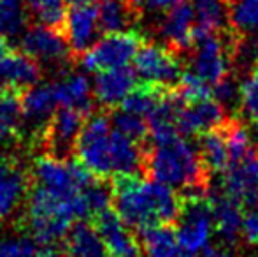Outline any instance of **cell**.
<instances>
[{"mask_svg": "<svg viewBox=\"0 0 258 257\" xmlns=\"http://www.w3.org/2000/svg\"><path fill=\"white\" fill-rule=\"evenodd\" d=\"M111 185L114 212L132 229L176 224L183 197L172 187L151 178H137V175H116Z\"/></svg>", "mask_w": 258, "mask_h": 257, "instance_id": "obj_1", "label": "cell"}, {"mask_svg": "<svg viewBox=\"0 0 258 257\" xmlns=\"http://www.w3.org/2000/svg\"><path fill=\"white\" fill-rule=\"evenodd\" d=\"M143 175L177 189L183 199L207 197L213 176L202 162L199 148L179 136L167 143L148 144Z\"/></svg>", "mask_w": 258, "mask_h": 257, "instance_id": "obj_2", "label": "cell"}, {"mask_svg": "<svg viewBox=\"0 0 258 257\" xmlns=\"http://www.w3.org/2000/svg\"><path fill=\"white\" fill-rule=\"evenodd\" d=\"M78 195V194H76ZM76 195L60 197L41 185H34L27 199L28 233L37 243H60L76 217Z\"/></svg>", "mask_w": 258, "mask_h": 257, "instance_id": "obj_3", "label": "cell"}, {"mask_svg": "<svg viewBox=\"0 0 258 257\" xmlns=\"http://www.w3.org/2000/svg\"><path fill=\"white\" fill-rule=\"evenodd\" d=\"M134 71L139 81L174 90L183 76V62L174 52L155 42H143L134 55Z\"/></svg>", "mask_w": 258, "mask_h": 257, "instance_id": "obj_4", "label": "cell"}, {"mask_svg": "<svg viewBox=\"0 0 258 257\" xmlns=\"http://www.w3.org/2000/svg\"><path fill=\"white\" fill-rule=\"evenodd\" d=\"M109 136L111 120L107 115L97 113L86 118L76 141V159H79L99 178L112 175L109 161Z\"/></svg>", "mask_w": 258, "mask_h": 257, "instance_id": "obj_5", "label": "cell"}, {"mask_svg": "<svg viewBox=\"0 0 258 257\" xmlns=\"http://www.w3.org/2000/svg\"><path fill=\"white\" fill-rule=\"evenodd\" d=\"M143 42V35L137 32H112V34H105L92 48L86 49L79 57V60L83 69L88 72L123 67V65H128Z\"/></svg>", "mask_w": 258, "mask_h": 257, "instance_id": "obj_6", "label": "cell"}, {"mask_svg": "<svg viewBox=\"0 0 258 257\" xmlns=\"http://www.w3.org/2000/svg\"><path fill=\"white\" fill-rule=\"evenodd\" d=\"M213 212L207 197L183 199L181 213L174 224L176 240L181 248L188 252H199L209 243L213 233Z\"/></svg>", "mask_w": 258, "mask_h": 257, "instance_id": "obj_7", "label": "cell"}, {"mask_svg": "<svg viewBox=\"0 0 258 257\" xmlns=\"http://www.w3.org/2000/svg\"><path fill=\"white\" fill-rule=\"evenodd\" d=\"M86 115L76 108L61 106L53 113L41 136L46 155L60 161H67L76 150V141L86 120Z\"/></svg>", "mask_w": 258, "mask_h": 257, "instance_id": "obj_8", "label": "cell"}, {"mask_svg": "<svg viewBox=\"0 0 258 257\" xmlns=\"http://www.w3.org/2000/svg\"><path fill=\"white\" fill-rule=\"evenodd\" d=\"M21 52L32 57L35 62L48 64L53 67H60L71 59V48L65 41L63 34L56 28L46 25L28 27L20 37Z\"/></svg>", "mask_w": 258, "mask_h": 257, "instance_id": "obj_9", "label": "cell"}, {"mask_svg": "<svg viewBox=\"0 0 258 257\" xmlns=\"http://www.w3.org/2000/svg\"><path fill=\"white\" fill-rule=\"evenodd\" d=\"M92 224L102 238L109 257H144L139 238L111 208L92 217Z\"/></svg>", "mask_w": 258, "mask_h": 257, "instance_id": "obj_10", "label": "cell"}, {"mask_svg": "<svg viewBox=\"0 0 258 257\" xmlns=\"http://www.w3.org/2000/svg\"><path fill=\"white\" fill-rule=\"evenodd\" d=\"M195 23V11L191 0H179L163 13L156 32L165 42V48L181 59L191 48V28Z\"/></svg>", "mask_w": 258, "mask_h": 257, "instance_id": "obj_11", "label": "cell"}, {"mask_svg": "<svg viewBox=\"0 0 258 257\" xmlns=\"http://www.w3.org/2000/svg\"><path fill=\"white\" fill-rule=\"evenodd\" d=\"M61 30L72 55L81 57L86 49L95 44L99 35L102 34L97 18V7H93L92 4L71 6L65 14Z\"/></svg>", "mask_w": 258, "mask_h": 257, "instance_id": "obj_12", "label": "cell"}, {"mask_svg": "<svg viewBox=\"0 0 258 257\" xmlns=\"http://www.w3.org/2000/svg\"><path fill=\"white\" fill-rule=\"evenodd\" d=\"M21 97V127L27 129L28 136L39 137L41 139L48 122L51 120L53 113L56 111V97L51 83H42L34 85L30 88L23 90L20 93Z\"/></svg>", "mask_w": 258, "mask_h": 257, "instance_id": "obj_13", "label": "cell"}, {"mask_svg": "<svg viewBox=\"0 0 258 257\" xmlns=\"http://www.w3.org/2000/svg\"><path fill=\"white\" fill-rule=\"evenodd\" d=\"M207 199H209L211 212H213L214 231L221 238V243L234 250L242 236V217H244V213L241 210V204L235 199L228 197L220 187L218 189L209 187Z\"/></svg>", "mask_w": 258, "mask_h": 257, "instance_id": "obj_14", "label": "cell"}, {"mask_svg": "<svg viewBox=\"0 0 258 257\" xmlns=\"http://www.w3.org/2000/svg\"><path fill=\"white\" fill-rule=\"evenodd\" d=\"M221 175L220 189L242 206L246 197L258 190V148L253 144L241 159L230 162Z\"/></svg>", "mask_w": 258, "mask_h": 257, "instance_id": "obj_15", "label": "cell"}, {"mask_svg": "<svg viewBox=\"0 0 258 257\" xmlns=\"http://www.w3.org/2000/svg\"><path fill=\"white\" fill-rule=\"evenodd\" d=\"M139 83L136 71L128 65L99 71L93 83L95 102L105 110H114Z\"/></svg>", "mask_w": 258, "mask_h": 257, "instance_id": "obj_16", "label": "cell"}, {"mask_svg": "<svg viewBox=\"0 0 258 257\" xmlns=\"http://www.w3.org/2000/svg\"><path fill=\"white\" fill-rule=\"evenodd\" d=\"M32 178L35 185L48 189L49 192L60 197H74L79 192V187L74 180L71 162L54 159L51 155H42L34 161L32 166Z\"/></svg>", "mask_w": 258, "mask_h": 257, "instance_id": "obj_17", "label": "cell"}, {"mask_svg": "<svg viewBox=\"0 0 258 257\" xmlns=\"http://www.w3.org/2000/svg\"><path fill=\"white\" fill-rule=\"evenodd\" d=\"M228 118L227 111L214 99H202L184 104L177 115V132L184 137L201 136L207 130L218 129Z\"/></svg>", "mask_w": 258, "mask_h": 257, "instance_id": "obj_18", "label": "cell"}, {"mask_svg": "<svg viewBox=\"0 0 258 257\" xmlns=\"http://www.w3.org/2000/svg\"><path fill=\"white\" fill-rule=\"evenodd\" d=\"M41 64L23 52H11L0 57V92H23L41 79Z\"/></svg>", "mask_w": 258, "mask_h": 257, "instance_id": "obj_19", "label": "cell"}, {"mask_svg": "<svg viewBox=\"0 0 258 257\" xmlns=\"http://www.w3.org/2000/svg\"><path fill=\"white\" fill-rule=\"evenodd\" d=\"M56 97L58 106H69L83 111L90 117L95 108V97H93V86L85 74L78 71H63L60 72L56 81L51 83Z\"/></svg>", "mask_w": 258, "mask_h": 257, "instance_id": "obj_20", "label": "cell"}, {"mask_svg": "<svg viewBox=\"0 0 258 257\" xmlns=\"http://www.w3.org/2000/svg\"><path fill=\"white\" fill-rule=\"evenodd\" d=\"M148 144H139L123 136L118 130H111L109 161H111L112 175H139V173H143Z\"/></svg>", "mask_w": 258, "mask_h": 257, "instance_id": "obj_21", "label": "cell"}, {"mask_svg": "<svg viewBox=\"0 0 258 257\" xmlns=\"http://www.w3.org/2000/svg\"><path fill=\"white\" fill-rule=\"evenodd\" d=\"M27 190L28 180L23 169L16 162L0 157V222L16 212Z\"/></svg>", "mask_w": 258, "mask_h": 257, "instance_id": "obj_22", "label": "cell"}, {"mask_svg": "<svg viewBox=\"0 0 258 257\" xmlns=\"http://www.w3.org/2000/svg\"><path fill=\"white\" fill-rule=\"evenodd\" d=\"M65 257H109L102 238L92 222L76 220L65 236Z\"/></svg>", "mask_w": 258, "mask_h": 257, "instance_id": "obj_23", "label": "cell"}, {"mask_svg": "<svg viewBox=\"0 0 258 257\" xmlns=\"http://www.w3.org/2000/svg\"><path fill=\"white\" fill-rule=\"evenodd\" d=\"M100 32H126L141 20V13L132 0H99L97 6Z\"/></svg>", "mask_w": 258, "mask_h": 257, "instance_id": "obj_24", "label": "cell"}, {"mask_svg": "<svg viewBox=\"0 0 258 257\" xmlns=\"http://www.w3.org/2000/svg\"><path fill=\"white\" fill-rule=\"evenodd\" d=\"M21 120L20 92H0V144L11 143L20 136Z\"/></svg>", "mask_w": 258, "mask_h": 257, "instance_id": "obj_25", "label": "cell"}, {"mask_svg": "<svg viewBox=\"0 0 258 257\" xmlns=\"http://www.w3.org/2000/svg\"><path fill=\"white\" fill-rule=\"evenodd\" d=\"M199 153L207 168V171L213 173H223L228 166V151L225 144L223 134L220 129L207 130V132L199 136Z\"/></svg>", "mask_w": 258, "mask_h": 257, "instance_id": "obj_26", "label": "cell"}, {"mask_svg": "<svg viewBox=\"0 0 258 257\" xmlns=\"http://www.w3.org/2000/svg\"><path fill=\"white\" fill-rule=\"evenodd\" d=\"M28 7L25 0H0V35L20 39L28 28Z\"/></svg>", "mask_w": 258, "mask_h": 257, "instance_id": "obj_27", "label": "cell"}, {"mask_svg": "<svg viewBox=\"0 0 258 257\" xmlns=\"http://www.w3.org/2000/svg\"><path fill=\"white\" fill-rule=\"evenodd\" d=\"M195 11V25L209 32H223L230 28L228 6L225 0H191Z\"/></svg>", "mask_w": 258, "mask_h": 257, "instance_id": "obj_28", "label": "cell"}, {"mask_svg": "<svg viewBox=\"0 0 258 257\" xmlns=\"http://www.w3.org/2000/svg\"><path fill=\"white\" fill-rule=\"evenodd\" d=\"M241 83L242 78L232 71H228L216 83H213L214 86L211 88V95L214 97L216 102L221 104L228 117H237L241 110Z\"/></svg>", "mask_w": 258, "mask_h": 257, "instance_id": "obj_29", "label": "cell"}, {"mask_svg": "<svg viewBox=\"0 0 258 257\" xmlns=\"http://www.w3.org/2000/svg\"><path fill=\"white\" fill-rule=\"evenodd\" d=\"M109 120L114 130L121 132L123 136H126L128 139L136 141L139 144H148L150 143V130H148V122L144 120V117L139 115L128 113L125 110H116L109 115Z\"/></svg>", "mask_w": 258, "mask_h": 257, "instance_id": "obj_30", "label": "cell"}, {"mask_svg": "<svg viewBox=\"0 0 258 257\" xmlns=\"http://www.w3.org/2000/svg\"><path fill=\"white\" fill-rule=\"evenodd\" d=\"M228 23L241 35L255 34L258 30V0H235L228 7Z\"/></svg>", "mask_w": 258, "mask_h": 257, "instance_id": "obj_31", "label": "cell"}, {"mask_svg": "<svg viewBox=\"0 0 258 257\" xmlns=\"http://www.w3.org/2000/svg\"><path fill=\"white\" fill-rule=\"evenodd\" d=\"M28 13L34 14L41 25L61 30L65 21V0H25Z\"/></svg>", "mask_w": 258, "mask_h": 257, "instance_id": "obj_32", "label": "cell"}, {"mask_svg": "<svg viewBox=\"0 0 258 257\" xmlns=\"http://www.w3.org/2000/svg\"><path fill=\"white\" fill-rule=\"evenodd\" d=\"M241 111L258 129V62L241 83Z\"/></svg>", "mask_w": 258, "mask_h": 257, "instance_id": "obj_33", "label": "cell"}, {"mask_svg": "<svg viewBox=\"0 0 258 257\" xmlns=\"http://www.w3.org/2000/svg\"><path fill=\"white\" fill-rule=\"evenodd\" d=\"M174 90H176V93L179 95V99L183 100L184 104H191V102H197V100L209 99L211 97L209 83H206L204 79H201L191 71L183 72L179 85Z\"/></svg>", "mask_w": 258, "mask_h": 257, "instance_id": "obj_34", "label": "cell"}, {"mask_svg": "<svg viewBox=\"0 0 258 257\" xmlns=\"http://www.w3.org/2000/svg\"><path fill=\"white\" fill-rule=\"evenodd\" d=\"M0 257H39V243L32 236H0Z\"/></svg>", "mask_w": 258, "mask_h": 257, "instance_id": "obj_35", "label": "cell"}, {"mask_svg": "<svg viewBox=\"0 0 258 257\" xmlns=\"http://www.w3.org/2000/svg\"><path fill=\"white\" fill-rule=\"evenodd\" d=\"M242 236L246 243L258 247V208H249L242 217Z\"/></svg>", "mask_w": 258, "mask_h": 257, "instance_id": "obj_36", "label": "cell"}, {"mask_svg": "<svg viewBox=\"0 0 258 257\" xmlns=\"http://www.w3.org/2000/svg\"><path fill=\"white\" fill-rule=\"evenodd\" d=\"M139 13H165L179 0H132Z\"/></svg>", "mask_w": 258, "mask_h": 257, "instance_id": "obj_37", "label": "cell"}, {"mask_svg": "<svg viewBox=\"0 0 258 257\" xmlns=\"http://www.w3.org/2000/svg\"><path fill=\"white\" fill-rule=\"evenodd\" d=\"M232 248L227 247V245H211L207 243L204 248H202V255L201 257H234L232 255Z\"/></svg>", "mask_w": 258, "mask_h": 257, "instance_id": "obj_38", "label": "cell"}, {"mask_svg": "<svg viewBox=\"0 0 258 257\" xmlns=\"http://www.w3.org/2000/svg\"><path fill=\"white\" fill-rule=\"evenodd\" d=\"M65 2H69L71 6H78V4H93L97 0H65Z\"/></svg>", "mask_w": 258, "mask_h": 257, "instance_id": "obj_39", "label": "cell"}, {"mask_svg": "<svg viewBox=\"0 0 258 257\" xmlns=\"http://www.w3.org/2000/svg\"><path fill=\"white\" fill-rule=\"evenodd\" d=\"M7 53V44H6V39L0 35V57L2 55H6Z\"/></svg>", "mask_w": 258, "mask_h": 257, "instance_id": "obj_40", "label": "cell"}]
</instances>
